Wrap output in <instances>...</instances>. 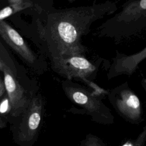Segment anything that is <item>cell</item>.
Wrapping results in <instances>:
<instances>
[{"label":"cell","mask_w":146,"mask_h":146,"mask_svg":"<svg viewBox=\"0 0 146 146\" xmlns=\"http://www.w3.org/2000/svg\"><path fill=\"white\" fill-rule=\"evenodd\" d=\"M115 2L58 10L53 6L38 21L36 45L39 53L49 60L70 54H85L82 38L92 23L117 10Z\"/></svg>","instance_id":"cell-1"},{"label":"cell","mask_w":146,"mask_h":146,"mask_svg":"<svg viewBox=\"0 0 146 146\" xmlns=\"http://www.w3.org/2000/svg\"><path fill=\"white\" fill-rule=\"evenodd\" d=\"M146 28V0L127 1L122 9L103 22L96 30V35L113 38L119 42L137 35Z\"/></svg>","instance_id":"cell-2"},{"label":"cell","mask_w":146,"mask_h":146,"mask_svg":"<svg viewBox=\"0 0 146 146\" xmlns=\"http://www.w3.org/2000/svg\"><path fill=\"white\" fill-rule=\"evenodd\" d=\"M54 71L67 80L82 81L92 88L96 94L102 95L106 93L102 88L92 82L96 78L99 65L85 58L84 54H70L50 59Z\"/></svg>","instance_id":"cell-3"},{"label":"cell","mask_w":146,"mask_h":146,"mask_svg":"<svg viewBox=\"0 0 146 146\" xmlns=\"http://www.w3.org/2000/svg\"><path fill=\"white\" fill-rule=\"evenodd\" d=\"M0 35L36 74L41 75L47 71L45 56L35 52L18 32L5 21H0Z\"/></svg>","instance_id":"cell-4"},{"label":"cell","mask_w":146,"mask_h":146,"mask_svg":"<svg viewBox=\"0 0 146 146\" xmlns=\"http://www.w3.org/2000/svg\"><path fill=\"white\" fill-rule=\"evenodd\" d=\"M62 88L67 97L73 103L84 108L92 115L105 116L110 115L107 106L103 103L100 96L95 92H91L71 80L62 81Z\"/></svg>","instance_id":"cell-5"},{"label":"cell","mask_w":146,"mask_h":146,"mask_svg":"<svg viewBox=\"0 0 146 146\" xmlns=\"http://www.w3.org/2000/svg\"><path fill=\"white\" fill-rule=\"evenodd\" d=\"M3 73L6 92L11 106L9 121L12 123L26 110L31 99L38 92V89L24 86L18 80L15 71Z\"/></svg>","instance_id":"cell-6"},{"label":"cell","mask_w":146,"mask_h":146,"mask_svg":"<svg viewBox=\"0 0 146 146\" xmlns=\"http://www.w3.org/2000/svg\"><path fill=\"white\" fill-rule=\"evenodd\" d=\"M108 99L112 106L123 116L132 120L141 116L142 104L127 82L112 89L108 94Z\"/></svg>","instance_id":"cell-7"},{"label":"cell","mask_w":146,"mask_h":146,"mask_svg":"<svg viewBox=\"0 0 146 146\" xmlns=\"http://www.w3.org/2000/svg\"><path fill=\"white\" fill-rule=\"evenodd\" d=\"M116 54L108 72L109 79L122 74H132L137 70L140 62L145 59L146 48L144 47L140 51L133 55L122 54L117 51Z\"/></svg>","instance_id":"cell-8"},{"label":"cell","mask_w":146,"mask_h":146,"mask_svg":"<svg viewBox=\"0 0 146 146\" xmlns=\"http://www.w3.org/2000/svg\"><path fill=\"white\" fill-rule=\"evenodd\" d=\"M10 5L0 10V21L14 14L23 10L29 9L34 7L35 1H10Z\"/></svg>","instance_id":"cell-9"},{"label":"cell","mask_w":146,"mask_h":146,"mask_svg":"<svg viewBox=\"0 0 146 146\" xmlns=\"http://www.w3.org/2000/svg\"><path fill=\"white\" fill-rule=\"evenodd\" d=\"M11 106L8 96L5 97L0 102V115L5 117L9 121Z\"/></svg>","instance_id":"cell-10"},{"label":"cell","mask_w":146,"mask_h":146,"mask_svg":"<svg viewBox=\"0 0 146 146\" xmlns=\"http://www.w3.org/2000/svg\"><path fill=\"white\" fill-rule=\"evenodd\" d=\"M5 92H6V89H5L4 82L0 78V99L2 97V96L4 95Z\"/></svg>","instance_id":"cell-11"},{"label":"cell","mask_w":146,"mask_h":146,"mask_svg":"<svg viewBox=\"0 0 146 146\" xmlns=\"http://www.w3.org/2000/svg\"><path fill=\"white\" fill-rule=\"evenodd\" d=\"M8 120L4 117L0 115V129L6 127Z\"/></svg>","instance_id":"cell-12"},{"label":"cell","mask_w":146,"mask_h":146,"mask_svg":"<svg viewBox=\"0 0 146 146\" xmlns=\"http://www.w3.org/2000/svg\"><path fill=\"white\" fill-rule=\"evenodd\" d=\"M123 146H132V145L130 144H126L124 145Z\"/></svg>","instance_id":"cell-13"}]
</instances>
